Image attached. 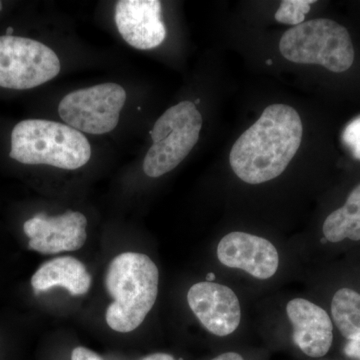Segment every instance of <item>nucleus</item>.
<instances>
[{"instance_id": "412c9836", "label": "nucleus", "mask_w": 360, "mask_h": 360, "mask_svg": "<svg viewBox=\"0 0 360 360\" xmlns=\"http://www.w3.org/2000/svg\"><path fill=\"white\" fill-rule=\"evenodd\" d=\"M142 360H176L174 356L167 354H153L144 357Z\"/></svg>"}, {"instance_id": "aec40b11", "label": "nucleus", "mask_w": 360, "mask_h": 360, "mask_svg": "<svg viewBox=\"0 0 360 360\" xmlns=\"http://www.w3.org/2000/svg\"><path fill=\"white\" fill-rule=\"evenodd\" d=\"M212 360H245L240 354H236V352H226V354H222L219 356L215 357Z\"/></svg>"}, {"instance_id": "423d86ee", "label": "nucleus", "mask_w": 360, "mask_h": 360, "mask_svg": "<svg viewBox=\"0 0 360 360\" xmlns=\"http://www.w3.org/2000/svg\"><path fill=\"white\" fill-rule=\"evenodd\" d=\"M60 60L47 45L26 37H0V87L25 90L53 79Z\"/></svg>"}, {"instance_id": "20e7f679", "label": "nucleus", "mask_w": 360, "mask_h": 360, "mask_svg": "<svg viewBox=\"0 0 360 360\" xmlns=\"http://www.w3.org/2000/svg\"><path fill=\"white\" fill-rule=\"evenodd\" d=\"M279 51L291 63L319 65L336 73L349 70L354 61L347 28L326 18L304 21L284 32Z\"/></svg>"}, {"instance_id": "a211bd4d", "label": "nucleus", "mask_w": 360, "mask_h": 360, "mask_svg": "<svg viewBox=\"0 0 360 360\" xmlns=\"http://www.w3.org/2000/svg\"><path fill=\"white\" fill-rule=\"evenodd\" d=\"M71 360H103V359L89 348L78 347L73 349Z\"/></svg>"}, {"instance_id": "1a4fd4ad", "label": "nucleus", "mask_w": 360, "mask_h": 360, "mask_svg": "<svg viewBox=\"0 0 360 360\" xmlns=\"http://www.w3.org/2000/svg\"><path fill=\"white\" fill-rule=\"evenodd\" d=\"M187 302L198 321L212 335H231L240 323V303L229 286L208 281L195 283L187 293Z\"/></svg>"}, {"instance_id": "f3484780", "label": "nucleus", "mask_w": 360, "mask_h": 360, "mask_svg": "<svg viewBox=\"0 0 360 360\" xmlns=\"http://www.w3.org/2000/svg\"><path fill=\"white\" fill-rule=\"evenodd\" d=\"M343 141L352 149L354 158L360 160V116L347 125L343 132Z\"/></svg>"}, {"instance_id": "39448f33", "label": "nucleus", "mask_w": 360, "mask_h": 360, "mask_svg": "<svg viewBox=\"0 0 360 360\" xmlns=\"http://www.w3.org/2000/svg\"><path fill=\"white\" fill-rule=\"evenodd\" d=\"M202 116L191 101L168 108L150 131L153 146L143 160L144 174L156 179L179 167L200 139Z\"/></svg>"}, {"instance_id": "6ab92c4d", "label": "nucleus", "mask_w": 360, "mask_h": 360, "mask_svg": "<svg viewBox=\"0 0 360 360\" xmlns=\"http://www.w3.org/2000/svg\"><path fill=\"white\" fill-rule=\"evenodd\" d=\"M345 354L348 357L360 360V338L348 341L347 345L345 347Z\"/></svg>"}, {"instance_id": "393cba45", "label": "nucleus", "mask_w": 360, "mask_h": 360, "mask_svg": "<svg viewBox=\"0 0 360 360\" xmlns=\"http://www.w3.org/2000/svg\"><path fill=\"white\" fill-rule=\"evenodd\" d=\"M1 9H2V2L0 1V11H1Z\"/></svg>"}, {"instance_id": "dca6fc26", "label": "nucleus", "mask_w": 360, "mask_h": 360, "mask_svg": "<svg viewBox=\"0 0 360 360\" xmlns=\"http://www.w3.org/2000/svg\"><path fill=\"white\" fill-rule=\"evenodd\" d=\"M314 2V0H284L281 1L274 18L284 25H302Z\"/></svg>"}, {"instance_id": "6e6552de", "label": "nucleus", "mask_w": 360, "mask_h": 360, "mask_svg": "<svg viewBox=\"0 0 360 360\" xmlns=\"http://www.w3.org/2000/svg\"><path fill=\"white\" fill-rule=\"evenodd\" d=\"M87 219L82 212L68 210L63 214L49 217L39 213L23 225L28 248L42 255L77 251L86 241Z\"/></svg>"}, {"instance_id": "ddd939ff", "label": "nucleus", "mask_w": 360, "mask_h": 360, "mask_svg": "<svg viewBox=\"0 0 360 360\" xmlns=\"http://www.w3.org/2000/svg\"><path fill=\"white\" fill-rule=\"evenodd\" d=\"M32 285L35 292L59 286L70 291L71 295L79 296L89 292L91 276L77 258L61 257L42 264L33 274Z\"/></svg>"}, {"instance_id": "4be33fe9", "label": "nucleus", "mask_w": 360, "mask_h": 360, "mask_svg": "<svg viewBox=\"0 0 360 360\" xmlns=\"http://www.w3.org/2000/svg\"><path fill=\"white\" fill-rule=\"evenodd\" d=\"M215 274L210 272V274H207V281L208 283H212L213 279H214Z\"/></svg>"}, {"instance_id": "4468645a", "label": "nucleus", "mask_w": 360, "mask_h": 360, "mask_svg": "<svg viewBox=\"0 0 360 360\" xmlns=\"http://www.w3.org/2000/svg\"><path fill=\"white\" fill-rule=\"evenodd\" d=\"M322 231L329 243L360 240V184L349 193L345 205L326 217Z\"/></svg>"}, {"instance_id": "9b49d317", "label": "nucleus", "mask_w": 360, "mask_h": 360, "mask_svg": "<svg viewBox=\"0 0 360 360\" xmlns=\"http://www.w3.org/2000/svg\"><path fill=\"white\" fill-rule=\"evenodd\" d=\"M115 20L122 39L139 51L160 46L167 37L158 0H120Z\"/></svg>"}, {"instance_id": "0eeeda50", "label": "nucleus", "mask_w": 360, "mask_h": 360, "mask_svg": "<svg viewBox=\"0 0 360 360\" xmlns=\"http://www.w3.org/2000/svg\"><path fill=\"white\" fill-rule=\"evenodd\" d=\"M125 101L122 85L97 84L66 94L58 113L65 124L82 134H105L117 127Z\"/></svg>"}, {"instance_id": "b1692460", "label": "nucleus", "mask_w": 360, "mask_h": 360, "mask_svg": "<svg viewBox=\"0 0 360 360\" xmlns=\"http://www.w3.org/2000/svg\"><path fill=\"white\" fill-rule=\"evenodd\" d=\"M267 63V65H271V63H271V61H270V60H267V63Z\"/></svg>"}, {"instance_id": "9d476101", "label": "nucleus", "mask_w": 360, "mask_h": 360, "mask_svg": "<svg viewBox=\"0 0 360 360\" xmlns=\"http://www.w3.org/2000/svg\"><path fill=\"white\" fill-rule=\"evenodd\" d=\"M217 257L231 269L245 270L257 279H269L276 274L279 255L276 246L260 236L231 232L220 240Z\"/></svg>"}, {"instance_id": "5701e85b", "label": "nucleus", "mask_w": 360, "mask_h": 360, "mask_svg": "<svg viewBox=\"0 0 360 360\" xmlns=\"http://www.w3.org/2000/svg\"><path fill=\"white\" fill-rule=\"evenodd\" d=\"M13 27H8L6 30V35H8V37H11V35H13Z\"/></svg>"}, {"instance_id": "7ed1b4c3", "label": "nucleus", "mask_w": 360, "mask_h": 360, "mask_svg": "<svg viewBox=\"0 0 360 360\" xmlns=\"http://www.w3.org/2000/svg\"><path fill=\"white\" fill-rule=\"evenodd\" d=\"M9 156L23 165L75 170L87 165L91 148L84 134L68 124L26 120L18 123L11 132Z\"/></svg>"}, {"instance_id": "f257e3e1", "label": "nucleus", "mask_w": 360, "mask_h": 360, "mask_svg": "<svg viewBox=\"0 0 360 360\" xmlns=\"http://www.w3.org/2000/svg\"><path fill=\"white\" fill-rule=\"evenodd\" d=\"M303 127L297 111L272 104L232 146L229 162L238 179L260 184L283 174L302 144Z\"/></svg>"}, {"instance_id": "f03ea898", "label": "nucleus", "mask_w": 360, "mask_h": 360, "mask_svg": "<svg viewBox=\"0 0 360 360\" xmlns=\"http://www.w3.org/2000/svg\"><path fill=\"white\" fill-rule=\"evenodd\" d=\"M160 271L153 260L137 252H124L111 260L105 288L113 302L106 310L108 326L120 333H131L141 326L155 307Z\"/></svg>"}, {"instance_id": "f8f14e48", "label": "nucleus", "mask_w": 360, "mask_h": 360, "mask_svg": "<svg viewBox=\"0 0 360 360\" xmlns=\"http://www.w3.org/2000/svg\"><path fill=\"white\" fill-rule=\"evenodd\" d=\"M293 326V341L310 357L324 356L333 341V324L323 309L303 298L290 300L286 307Z\"/></svg>"}, {"instance_id": "2eb2a0df", "label": "nucleus", "mask_w": 360, "mask_h": 360, "mask_svg": "<svg viewBox=\"0 0 360 360\" xmlns=\"http://www.w3.org/2000/svg\"><path fill=\"white\" fill-rule=\"evenodd\" d=\"M336 328L348 340L360 338V295L350 288L336 291L331 302Z\"/></svg>"}]
</instances>
